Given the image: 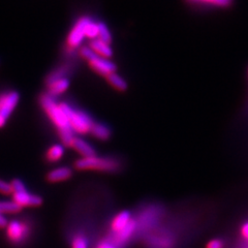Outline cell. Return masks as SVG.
I'll return each mask as SVG.
<instances>
[{
    "label": "cell",
    "instance_id": "2",
    "mask_svg": "<svg viewBox=\"0 0 248 248\" xmlns=\"http://www.w3.org/2000/svg\"><path fill=\"white\" fill-rule=\"evenodd\" d=\"M60 104L67 116L69 125H71L74 134L77 137L90 134V129L95 120L87 112L75 108L71 104L66 102H60Z\"/></svg>",
    "mask_w": 248,
    "mask_h": 248
},
{
    "label": "cell",
    "instance_id": "20",
    "mask_svg": "<svg viewBox=\"0 0 248 248\" xmlns=\"http://www.w3.org/2000/svg\"><path fill=\"white\" fill-rule=\"evenodd\" d=\"M12 185V189H13V193L14 192H21V191H25L27 190L24 183H23L20 179H14L11 182Z\"/></svg>",
    "mask_w": 248,
    "mask_h": 248
},
{
    "label": "cell",
    "instance_id": "17",
    "mask_svg": "<svg viewBox=\"0 0 248 248\" xmlns=\"http://www.w3.org/2000/svg\"><path fill=\"white\" fill-rule=\"evenodd\" d=\"M130 223V213L127 211H122L119 213L113 221V229L116 232H121Z\"/></svg>",
    "mask_w": 248,
    "mask_h": 248
},
{
    "label": "cell",
    "instance_id": "19",
    "mask_svg": "<svg viewBox=\"0 0 248 248\" xmlns=\"http://www.w3.org/2000/svg\"><path fill=\"white\" fill-rule=\"evenodd\" d=\"M22 210V207L15 202H0V214L7 213V214H15L19 213Z\"/></svg>",
    "mask_w": 248,
    "mask_h": 248
},
{
    "label": "cell",
    "instance_id": "6",
    "mask_svg": "<svg viewBox=\"0 0 248 248\" xmlns=\"http://www.w3.org/2000/svg\"><path fill=\"white\" fill-rule=\"evenodd\" d=\"M20 103L18 91L10 89L0 92V128L6 125Z\"/></svg>",
    "mask_w": 248,
    "mask_h": 248
},
{
    "label": "cell",
    "instance_id": "23",
    "mask_svg": "<svg viewBox=\"0 0 248 248\" xmlns=\"http://www.w3.org/2000/svg\"><path fill=\"white\" fill-rule=\"evenodd\" d=\"M73 248H88L87 242L83 237H78L74 240Z\"/></svg>",
    "mask_w": 248,
    "mask_h": 248
},
{
    "label": "cell",
    "instance_id": "22",
    "mask_svg": "<svg viewBox=\"0 0 248 248\" xmlns=\"http://www.w3.org/2000/svg\"><path fill=\"white\" fill-rule=\"evenodd\" d=\"M224 243L221 239H212L206 245V248H223Z\"/></svg>",
    "mask_w": 248,
    "mask_h": 248
},
{
    "label": "cell",
    "instance_id": "24",
    "mask_svg": "<svg viewBox=\"0 0 248 248\" xmlns=\"http://www.w3.org/2000/svg\"><path fill=\"white\" fill-rule=\"evenodd\" d=\"M241 235L242 237L248 241V222L244 223L241 228Z\"/></svg>",
    "mask_w": 248,
    "mask_h": 248
},
{
    "label": "cell",
    "instance_id": "18",
    "mask_svg": "<svg viewBox=\"0 0 248 248\" xmlns=\"http://www.w3.org/2000/svg\"><path fill=\"white\" fill-rule=\"evenodd\" d=\"M96 40H99L108 45H111L113 42V35H112L111 30L103 21L98 22V36Z\"/></svg>",
    "mask_w": 248,
    "mask_h": 248
},
{
    "label": "cell",
    "instance_id": "13",
    "mask_svg": "<svg viewBox=\"0 0 248 248\" xmlns=\"http://www.w3.org/2000/svg\"><path fill=\"white\" fill-rule=\"evenodd\" d=\"M74 71V65L69 64V63H65L62 64L56 68H54L52 72H50V74L46 76V84L50 83L53 81H56L59 79H64V78H68V76L71 75Z\"/></svg>",
    "mask_w": 248,
    "mask_h": 248
},
{
    "label": "cell",
    "instance_id": "25",
    "mask_svg": "<svg viewBox=\"0 0 248 248\" xmlns=\"http://www.w3.org/2000/svg\"><path fill=\"white\" fill-rule=\"evenodd\" d=\"M6 226H7L6 218L2 214H0V228H5Z\"/></svg>",
    "mask_w": 248,
    "mask_h": 248
},
{
    "label": "cell",
    "instance_id": "11",
    "mask_svg": "<svg viewBox=\"0 0 248 248\" xmlns=\"http://www.w3.org/2000/svg\"><path fill=\"white\" fill-rule=\"evenodd\" d=\"M73 177V170L68 167L56 168L46 174V180L50 183H58L66 181Z\"/></svg>",
    "mask_w": 248,
    "mask_h": 248
},
{
    "label": "cell",
    "instance_id": "1",
    "mask_svg": "<svg viewBox=\"0 0 248 248\" xmlns=\"http://www.w3.org/2000/svg\"><path fill=\"white\" fill-rule=\"evenodd\" d=\"M40 105L54 127L56 128L62 144L71 147L72 142L77 136L69 125L67 116L62 108L60 102H57L56 98L50 96L45 92L40 96Z\"/></svg>",
    "mask_w": 248,
    "mask_h": 248
},
{
    "label": "cell",
    "instance_id": "26",
    "mask_svg": "<svg viewBox=\"0 0 248 248\" xmlns=\"http://www.w3.org/2000/svg\"><path fill=\"white\" fill-rule=\"evenodd\" d=\"M99 248H115V247L113 245H111L110 243H103L99 246Z\"/></svg>",
    "mask_w": 248,
    "mask_h": 248
},
{
    "label": "cell",
    "instance_id": "3",
    "mask_svg": "<svg viewBox=\"0 0 248 248\" xmlns=\"http://www.w3.org/2000/svg\"><path fill=\"white\" fill-rule=\"evenodd\" d=\"M78 54L87 61L88 65L93 72L99 76L108 77V75L114 74L117 71V66L111 59L103 58L93 52L88 46H83L78 51Z\"/></svg>",
    "mask_w": 248,
    "mask_h": 248
},
{
    "label": "cell",
    "instance_id": "9",
    "mask_svg": "<svg viewBox=\"0 0 248 248\" xmlns=\"http://www.w3.org/2000/svg\"><path fill=\"white\" fill-rule=\"evenodd\" d=\"M71 148L76 150L78 153H79L83 158L86 157H92L96 155V151L91 144L85 141V140L81 137H75L74 141L72 142Z\"/></svg>",
    "mask_w": 248,
    "mask_h": 248
},
{
    "label": "cell",
    "instance_id": "12",
    "mask_svg": "<svg viewBox=\"0 0 248 248\" xmlns=\"http://www.w3.org/2000/svg\"><path fill=\"white\" fill-rule=\"evenodd\" d=\"M88 46L96 54V55L103 58L111 59L114 56V51L112 49V46L99 40L90 41Z\"/></svg>",
    "mask_w": 248,
    "mask_h": 248
},
{
    "label": "cell",
    "instance_id": "10",
    "mask_svg": "<svg viewBox=\"0 0 248 248\" xmlns=\"http://www.w3.org/2000/svg\"><path fill=\"white\" fill-rule=\"evenodd\" d=\"M69 78H64V79H59L56 81H53L50 83H46V94L50 96L57 98L59 95L63 94V93L69 88Z\"/></svg>",
    "mask_w": 248,
    "mask_h": 248
},
{
    "label": "cell",
    "instance_id": "21",
    "mask_svg": "<svg viewBox=\"0 0 248 248\" xmlns=\"http://www.w3.org/2000/svg\"><path fill=\"white\" fill-rule=\"evenodd\" d=\"M0 193H2V195H11V193H13L11 183L0 179Z\"/></svg>",
    "mask_w": 248,
    "mask_h": 248
},
{
    "label": "cell",
    "instance_id": "7",
    "mask_svg": "<svg viewBox=\"0 0 248 248\" xmlns=\"http://www.w3.org/2000/svg\"><path fill=\"white\" fill-rule=\"evenodd\" d=\"M13 200L16 204L23 207H38L43 205V198L36 195H31L27 190L14 192Z\"/></svg>",
    "mask_w": 248,
    "mask_h": 248
},
{
    "label": "cell",
    "instance_id": "15",
    "mask_svg": "<svg viewBox=\"0 0 248 248\" xmlns=\"http://www.w3.org/2000/svg\"><path fill=\"white\" fill-rule=\"evenodd\" d=\"M64 155V145L54 144L50 146L46 152V159L49 162H57Z\"/></svg>",
    "mask_w": 248,
    "mask_h": 248
},
{
    "label": "cell",
    "instance_id": "16",
    "mask_svg": "<svg viewBox=\"0 0 248 248\" xmlns=\"http://www.w3.org/2000/svg\"><path fill=\"white\" fill-rule=\"evenodd\" d=\"M106 80L110 86H112L115 90L124 92L127 89V82L123 79V78L118 75L117 73H114L106 77Z\"/></svg>",
    "mask_w": 248,
    "mask_h": 248
},
{
    "label": "cell",
    "instance_id": "4",
    "mask_svg": "<svg viewBox=\"0 0 248 248\" xmlns=\"http://www.w3.org/2000/svg\"><path fill=\"white\" fill-rule=\"evenodd\" d=\"M75 168L80 170H103V172H115L120 168V162L113 157L97 156L80 158L76 160Z\"/></svg>",
    "mask_w": 248,
    "mask_h": 248
},
{
    "label": "cell",
    "instance_id": "5",
    "mask_svg": "<svg viewBox=\"0 0 248 248\" xmlns=\"http://www.w3.org/2000/svg\"><path fill=\"white\" fill-rule=\"evenodd\" d=\"M90 17L89 16H82L78 18L74 23L73 27L69 30L66 37V48L67 54L74 55L76 51H79L83 42L86 40V27Z\"/></svg>",
    "mask_w": 248,
    "mask_h": 248
},
{
    "label": "cell",
    "instance_id": "14",
    "mask_svg": "<svg viewBox=\"0 0 248 248\" xmlns=\"http://www.w3.org/2000/svg\"><path fill=\"white\" fill-rule=\"evenodd\" d=\"M90 135L93 138L99 140V141H108L112 136V130L106 124L94 121L90 129Z\"/></svg>",
    "mask_w": 248,
    "mask_h": 248
},
{
    "label": "cell",
    "instance_id": "8",
    "mask_svg": "<svg viewBox=\"0 0 248 248\" xmlns=\"http://www.w3.org/2000/svg\"><path fill=\"white\" fill-rule=\"evenodd\" d=\"M184 1L192 6L214 10H227L234 4V0H184Z\"/></svg>",
    "mask_w": 248,
    "mask_h": 248
}]
</instances>
